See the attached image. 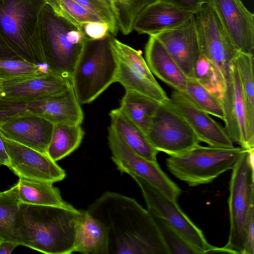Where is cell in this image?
<instances>
[{
  "instance_id": "obj_1",
  "label": "cell",
  "mask_w": 254,
  "mask_h": 254,
  "mask_svg": "<svg viewBox=\"0 0 254 254\" xmlns=\"http://www.w3.org/2000/svg\"><path fill=\"white\" fill-rule=\"evenodd\" d=\"M86 211L106 229L109 254H169L152 215L135 199L107 191Z\"/></svg>"
},
{
  "instance_id": "obj_2",
  "label": "cell",
  "mask_w": 254,
  "mask_h": 254,
  "mask_svg": "<svg viewBox=\"0 0 254 254\" xmlns=\"http://www.w3.org/2000/svg\"><path fill=\"white\" fill-rule=\"evenodd\" d=\"M83 210L20 203L17 223L22 246L47 254L74 253Z\"/></svg>"
},
{
  "instance_id": "obj_3",
  "label": "cell",
  "mask_w": 254,
  "mask_h": 254,
  "mask_svg": "<svg viewBox=\"0 0 254 254\" xmlns=\"http://www.w3.org/2000/svg\"><path fill=\"white\" fill-rule=\"evenodd\" d=\"M46 3V0H0V32L22 60L47 66L40 38L41 14Z\"/></svg>"
},
{
  "instance_id": "obj_4",
  "label": "cell",
  "mask_w": 254,
  "mask_h": 254,
  "mask_svg": "<svg viewBox=\"0 0 254 254\" xmlns=\"http://www.w3.org/2000/svg\"><path fill=\"white\" fill-rule=\"evenodd\" d=\"M40 38L50 70L71 80L86 40L81 27L46 3L41 14Z\"/></svg>"
},
{
  "instance_id": "obj_5",
  "label": "cell",
  "mask_w": 254,
  "mask_h": 254,
  "mask_svg": "<svg viewBox=\"0 0 254 254\" xmlns=\"http://www.w3.org/2000/svg\"><path fill=\"white\" fill-rule=\"evenodd\" d=\"M112 36L86 38L71 77L80 105L92 102L116 82L118 63L111 44Z\"/></svg>"
},
{
  "instance_id": "obj_6",
  "label": "cell",
  "mask_w": 254,
  "mask_h": 254,
  "mask_svg": "<svg viewBox=\"0 0 254 254\" xmlns=\"http://www.w3.org/2000/svg\"><path fill=\"white\" fill-rule=\"evenodd\" d=\"M247 150L241 147L223 148L198 145L166 159L168 170L190 187L208 184L232 169Z\"/></svg>"
},
{
  "instance_id": "obj_7",
  "label": "cell",
  "mask_w": 254,
  "mask_h": 254,
  "mask_svg": "<svg viewBox=\"0 0 254 254\" xmlns=\"http://www.w3.org/2000/svg\"><path fill=\"white\" fill-rule=\"evenodd\" d=\"M254 152L247 150L232 168L229 183L228 208L230 231L224 253L243 254L247 223L254 205Z\"/></svg>"
},
{
  "instance_id": "obj_8",
  "label": "cell",
  "mask_w": 254,
  "mask_h": 254,
  "mask_svg": "<svg viewBox=\"0 0 254 254\" xmlns=\"http://www.w3.org/2000/svg\"><path fill=\"white\" fill-rule=\"evenodd\" d=\"M140 188L148 211L173 227L200 254L214 253L217 247L209 244L202 231L182 210L177 203L143 178L129 175Z\"/></svg>"
},
{
  "instance_id": "obj_9",
  "label": "cell",
  "mask_w": 254,
  "mask_h": 254,
  "mask_svg": "<svg viewBox=\"0 0 254 254\" xmlns=\"http://www.w3.org/2000/svg\"><path fill=\"white\" fill-rule=\"evenodd\" d=\"M111 44L118 63L116 82L120 83L126 91L135 92L161 104H165L169 97L153 75L141 52L114 36Z\"/></svg>"
},
{
  "instance_id": "obj_10",
  "label": "cell",
  "mask_w": 254,
  "mask_h": 254,
  "mask_svg": "<svg viewBox=\"0 0 254 254\" xmlns=\"http://www.w3.org/2000/svg\"><path fill=\"white\" fill-rule=\"evenodd\" d=\"M201 55L219 70L225 79L239 53L218 15L206 1L194 14Z\"/></svg>"
},
{
  "instance_id": "obj_11",
  "label": "cell",
  "mask_w": 254,
  "mask_h": 254,
  "mask_svg": "<svg viewBox=\"0 0 254 254\" xmlns=\"http://www.w3.org/2000/svg\"><path fill=\"white\" fill-rule=\"evenodd\" d=\"M108 139L111 159L119 171L143 178L168 197L177 201L182 190L164 172L157 162L149 161L134 152L111 126L108 128Z\"/></svg>"
},
{
  "instance_id": "obj_12",
  "label": "cell",
  "mask_w": 254,
  "mask_h": 254,
  "mask_svg": "<svg viewBox=\"0 0 254 254\" xmlns=\"http://www.w3.org/2000/svg\"><path fill=\"white\" fill-rule=\"evenodd\" d=\"M146 135L156 150L169 156L187 151L200 142L187 122L165 104L160 105Z\"/></svg>"
},
{
  "instance_id": "obj_13",
  "label": "cell",
  "mask_w": 254,
  "mask_h": 254,
  "mask_svg": "<svg viewBox=\"0 0 254 254\" xmlns=\"http://www.w3.org/2000/svg\"><path fill=\"white\" fill-rule=\"evenodd\" d=\"M10 159L8 168L19 178L54 183L66 173L48 155L11 140L0 133Z\"/></svg>"
},
{
  "instance_id": "obj_14",
  "label": "cell",
  "mask_w": 254,
  "mask_h": 254,
  "mask_svg": "<svg viewBox=\"0 0 254 254\" xmlns=\"http://www.w3.org/2000/svg\"><path fill=\"white\" fill-rule=\"evenodd\" d=\"M164 104L176 111L187 122L200 141L212 147H234L224 127L181 92L173 90Z\"/></svg>"
},
{
  "instance_id": "obj_15",
  "label": "cell",
  "mask_w": 254,
  "mask_h": 254,
  "mask_svg": "<svg viewBox=\"0 0 254 254\" xmlns=\"http://www.w3.org/2000/svg\"><path fill=\"white\" fill-rule=\"evenodd\" d=\"M239 52L254 54V14L241 0H206Z\"/></svg>"
},
{
  "instance_id": "obj_16",
  "label": "cell",
  "mask_w": 254,
  "mask_h": 254,
  "mask_svg": "<svg viewBox=\"0 0 254 254\" xmlns=\"http://www.w3.org/2000/svg\"><path fill=\"white\" fill-rule=\"evenodd\" d=\"M17 110L21 115L39 116L54 124L81 125L84 118L72 85L59 95L19 102Z\"/></svg>"
},
{
  "instance_id": "obj_17",
  "label": "cell",
  "mask_w": 254,
  "mask_h": 254,
  "mask_svg": "<svg viewBox=\"0 0 254 254\" xmlns=\"http://www.w3.org/2000/svg\"><path fill=\"white\" fill-rule=\"evenodd\" d=\"M151 36L163 44L187 78H194L201 55L194 15L180 26Z\"/></svg>"
},
{
  "instance_id": "obj_18",
  "label": "cell",
  "mask_w": 254,
  "mask_h": 254,
  "mask_svg": "<svg viewBox=\"0 0 254 254\" xmlns=\"http://www.w3.org/2000/svg\"><path fill=\"white\" fill-rule=\"evenodd\" d=\"M0 99L28 101L60 94L71 85V80L53 72L38 76L0 81Z\"/></svg>"
},
{
  "instance_id": "obj_19",
  "label": "cell",
  "mask_w": 254,
  "mask_h": 254,
  "mask_svg": "<svg viewBox=\"0 0 254 254\" xmlns=\"http://www.w3.org/2000/svg\"><path fill=\"white\" fill-rule=\"evenodd\" d=\"M225 130L233 141L247 150L245 110L239 75L233 61L226 80V89L220 100Z\"/></svg>"
},
{
  "instance_id": "obj_20",
  "label": "cell",
  "mask_w": 254,
  "mask_h": 254,
  "mask_svg": "<svg viewBox=\"0 0 254 254\" xmlns=\"http://www.w3.org/2000/svg\"><path fill=\"white\" fill-rule=\"evenodd\" d=\"M54 124L39 116H21L0 123L6 137L47 155Z\"/></svg>"
},
{
  "instance_id": "obj_21",
  "label": "cell",
  "mask_w": 254,
  "mask_h": 254,
  "mask_svg": "<svg viewBox=\"0 0 254 254\" xmlns=\"http://www.w3.org/2000/svg\"><path fill=\"white\" fill-rule=\"evenodd\" d=\"M195 12L173 3L156 0L146 5L135 17L133 29L153 35L172 29L188 21Z\"/></svg>"
},
{
  "instance_id": "obj_22",
  "label": "cell",
  "mask_w": 254,
  "mask_h": 254,
  "mask_svg": "<svg viewBox=\"0 0 254 254\" xmlns=\"http://www.w3.org/2000/svg\"><path fill=\"white\" fill-rule=\"evenodd\" d=\"M146 64L152 74L174 90L183 92L188 78L163 44L149 36L145 48Z\"/></svg>"
},
{
  "instance_id": "obj_23",
  "label": "cell",
  "mask_w": 254,
  "mask_h": 254,
  "mask_svg": "<svg viewBox=\"0 0 254 254\" xmlns=\"http://www.w3.org/2000/svg\"><path fill=\"white\" fill-rule=\"evenodd\" d=\"M254 54L239 52L234 59L240 77L245 110L247 150L254 149Z\"/></svg>"
},
{
  "instance_id": "obj_24",
  "label": "cell",
  "mask_w": 254,
  "mask_h": 254,
  "mask_svg": "<svg viewBox=\"0 0 254 254\" xmlns=\"http://www.w3.org/2000/svg\"><path fill=\"white\" fill-rule=\"evenodd\" d=\"M74 252L109 254L107 232L104 226L83 210L76 233Z\"/></svg>"
},
{
  "instance_id": "obj_25",
  "label": "cell",
  "mask_w": 254,
  "mask_h": 254,
  "mask_svg": "<svg viewBox=\"0 0 254 254\" xmlns=\"http://www.w3.org/2000/svg\"><path fill=\"white\" fill-rule=\"evenodd\" d=\"M109 116L111 126L122 137L126 144L142 157L157 162L158 151L152 145L145 132L128 119L118 108L112 110Z\"/></svg>"
},
{
  "instance_id": "obj_26",
  "label": "cell",
  "mask_w": 254,
  "mask_h": 254,
  "mask_svg": "<svg viewBox=\"0 0 254 254\" xmlns=\"http://www.w3.org/2000/svg\"><path fill=\"white\" fill-rule=\"evenodd\" d=\"M17 184L21 203L57 206L69 205L63 200L60 190L52 183L19 178Z\"/></svg>"
},
{
  "instance_id": "obj_27",
  "label": "cell",
  "mask_w": 254,
  "mask_h": 254,
  "mask_svg": "<svg viewBox=\"0 0 254 254\" xmlns=\"http://www.w3.org/2000/svg\"><path fill=\"white\" fill-rule=\"evenodd\" d=\"M20 203L17 184L0 192V237L22 245L17 223Z\"/></svg>"
},
{
  "instance_id": "obj_28",
  "label": "cell",
  "mask_w": 254,
  "mask_h": 254,
  "mask_svg": "<svg viewBox=\"0 0 254 254\" xmlns=\"http://www.w3.org/2000/svg\"><path fill=\"white\" fill-rule=\"evenodd\" d=\"M84 134L81 124H55L47 155L55 162L63 159L79 147Z\"/></svg>"
},
{
  "instance_id": "obj_29",
  "label": "cell",
  "mask_w": 254,
  "mask_h": 254,
  "mask_svg": "<svg viewBox=\"0 0 254 254\" xmlns=\"http://www.w3.org/2000/svg\"><path fill=\"white\" fill-rule=\"evenodd\" d=\"M161 104L140 93L126 91L119 109L145 133Z\"/></svg>"
},
{
  "instance_id": "obj_30",
  "label": "cell",
  "mask_w": 254,
  "mask_h": 254,
  "mask_svg": "<svg viewBox=\"0 0 254 254\" xmlns=\"http://www.w3.org/2000/svg\"><path fill=\"white\" fill-rule=\"evenodd\" d=\"M194 78L221 100L226 89V80L217 67L202 55L196 64Z\"/></svg>"
},
{
  "instance_id": "obj_31",
  "label": "cell",
  "mask_w": 254,
  "mask_h": 254,
  "mask_svg": "<svg viewBox=\"0 0 254 254\" xmlns=\"http://www.w3.org/2000/svg\"><path fill=\"white\" fill-rule=\"evenodd\" d=\"M181 93L209 115L223 121V111L220 100L194 78H188L186 88Z\"/></svg>"
},
{
  "instance_id": "obj_32",
  "label": "cell",
  "mask_w": 254,
  "mask_h": 254,
  "mask_svg": "<svg viewBox=\"0 0 254 254\" xmlns=\"http://www.w3.org/2000/svg\"><path fill=\"white\" fill-rule=\"evenodd\" d=\"M156 0H110L119 31L124 35L133 30V23L139 12Z\"/></svg>"
},
{
  "instance_id": "obj_33",
  "label": "cell",
  "mask_w": 254,
  "mask_h": 254,
  "mask_svg": "<svg viewBox=\"0 0 254 254\" xmlns=\"http://www.w3.org/2000/svg\"><path fill=\"white\" fill-rule=\"evenodd\" d=\"M50 72L46 65L22 60H0V81L41 76Z\"/></svg>"
},
{
  "instance_id": "obj_34",
  "label": "cell",
  "mask_w": 254,
  "mask_h": 254,
  "mask_svg": "<svg viewBox=\"0 0 254 254\" xmlns=\"http://www.w3.org/2000/svg\"><path fill=\"white\" fill-rule=\"evenodd\" d=\"M151 215L168 249L169 254H200L168 222L154 215Z\"/></svg>"
},
{
  "instance_id": "obj_35",
  "label": "cell",
  "mask_w": 254,
  "mask_h": 254,
  "mask_svg": "<svg viewBox=\"0 0 254 254\" xmlns=\"http://www.w3.org/2000/svg\"><path fill=\"white\" fill-rule=\"evenodd\" d=\"M46 2L56 12L80 27L88 22L102 21L73 0H46Z\"/></svg>"
},
{
  "instance_id": "obj_36",
  "label": "cell",
  "mask_w": 254,
  "mask_h": 254,
  "mask_svg": "<svg viewBox=\"0 0 254 254\" xmlns=\"http://www.w3.org/2000/svg\"><path fill=\"white\" fill-rule=\"evenodd\" d=\"M97 16L109 27L110 33L116 36L119 31L110 3L107 0H73Z\"/></svg>"
},
{
  "instance_id": "obj_37",
  "label": "cell",
  "mask_w": 254,
  "mask_h": 254,
  "mask_svg": "<svg viewBox=\"0 0 254 254\" xmlns=\"http://www.w3.org/2000/svg\"><path fill=\"white\" fill-rule=\"evenodd\" d=\"M80 27L86 38L89 39H103L111 34L108 25L103 21L88 22Z\"/></svg>"
},
{
  "instance_id": "obj_38",
  "label": "cell",
  "mask_w": 254,
  "mask_h": 254,
  "mask_svg": "<svg viewBox=\"0 0 254 254\" xmlns=\"http://www.w3.org/2000/svg\"><path fill=\"white\" fill-rule=\"evenodd\" d=\"M254 254V205L249 213L246 233V243L243 254Z\"/></svg>"
},
{
  "instance_id": "obj_39",
  "label": "cell",
  "mask_w": 254,
  "mask_h": 254,
  "mask_svg": "<svg viewBox=\"0 0 254 254\" xmlns=\"http://www.w3.org/2000/svg\"><path fill=\"white\" fill-rule=\"evenodd\" d=\"M173 3L195 12L206 0H159Z\"/></svg>"
},
{
  "instance_id": "obj_40",
  "label": "cell",
  "mask_w": 254,
  "mask_h": 254,
  "mask_svg": "<svg viewBox=\"0 0 254 254\" xmlns=\"http://www.w3.org/2000/svg\"><path fill=\"white\" fill-rule=\"evenodd\" d=\"M0 60H22L7 45L0 32Z\"/></svg>"
},
{
  "instance_id": "obj_41",
  "label": "cell",
  "mask_w": 254,
  "mask_h": 254,
  "mask_svg": "<svg viewBox=\"0 0 254 254\" xmlns=\"http://www.w3.org/2000/svg\"><path fill=\"white\" fill-rule=\"evenodd\" d=\"M19 245L16 243L3 241L0 243V254H9Z\"/></svg>"
},
{
  "instance_id": "obj_42",
  "label": "cell",
  "mask_w": 254,
  "mask_h": 254,
  "mask_svg": "<svg viewBox=\"0 0 254 254\" xmlns=\"http://www.w3.org/2000/svg\"><path fill=\"white\" fill-rule=\"evenodd\" d=\"M10 159L0 135V165L9 167Z\"/></svg>"
},
{
  "instance_id": "obj_43",
  "label": "cell",
  "mask_w": 254,
  "mask_h": 254,
  "mask_svg": "<svg viewBox=\"0 0 254 254\" xmlns=\"http://www.w3.org/2000/svg\"><path fill=\"white\" fill-rule=\"evenodd\" d=\"M1 94H2V91H1V88L0 82V99L1 98Z\"/></svg>"
},
{
  "instance_id": "obj_44",
  "label": "cell",
  "mask_w": 254,
  "mask_h": 254,
  "mask_svg": "<svg viewBox=\"0 0 254 254\" xmlns=\"http://www.w3.org/2000/svg\"><path fill=\"white\" fill-rule=\"evenodd\" d=\"M1 241H3L2 240V239H1V238L0 237V243Z\"/></svg>"
},
{
  "instance_id": "obj_45",
  "label": "cell",
  "mask_w": 254,
  "mask_h": 254,
  "mask_svg": "<svg viewBox=\"0 0 254 254\" xmlns=\"http://www.w3.org/2000/svg\"><path fill=\"white\" fill-rule=\"evenodd\" d=\"M108 0L110 3V0ZM110 4H111V3H110Z\"/></svg>"
}]
</instances>
